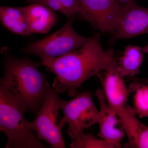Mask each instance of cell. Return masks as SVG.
<instances>
[{"label": "cell", "instance_id": "cell-1", "mask_svg": "<svg viewBox=\"0 0 148 148\" xmlns=\"http://www.w3.org/2000/svg\"><path fill=\"white\" fill-rule=\"evenodd\" d=\"M100 37V33H97L78 49L42 60L41 65L56 75L52 87L57 93L67 92L70 97H74L86 80L117 64L113 50H103Z\"/></svg>", "mask_w": 148, "mask_h": 148}, {"label": "cell", "instance_id": "cell-2", "mask_svg": "<svg viewBox=\"0 0 148 148\" xmlns=\"http://www.w3.org/2000/svg\"><path fill=\"white\" fill-rule=\"evenodd\" d=\"M38 64L27 58L8 56L0 86L8 89L25 104L27 111L38 114L45 100L49 84L38 69Z\"/></svg>", "mask_w": 148, "mask_h": 148}, {"label": "cell", "instance_id": "cell-3", "mask_svg": "<svg viewBox=\"0 0 148 148\" xmlns=\"http://www.w3.org/2000/svg\"><path fill=\"white\" fill-rule=\"evenodd\" d=\"M25 104L4 88L0 86V131L5 133L6 148H46L27 127L24 117Z\"/></svg>", "mask_w": 148, "mask_h": 148}, {"label": "cell", "instance_id": "cell-4", "mask_svg": "<svg viewBox=\"0 0 148 148\" xmlns=\"http://www.w3.org/2000/svg\"><path fill=\"white\" fill-rule=\"evenodd\" d=\"M62 100L58 93L49 86L44 102L33 121H27V127L35 131L40 140L45 141L53 148H66L62 128L65 122L59 120V110Z\"/></svg>", "mask_w": 148, "mask_h": 148}, {"label": "cell", "instance_id": "cell-5", "mask_svg": "<svg viewBox=\"0 0 148 148\" xmlns=\"http://www.w3.org/2000/svg\"><path fill=\"white\" fill-rule=\"evenodd\" d=\"M73 16L61 29L52 34L29 44L23 49L26 53L38 56L42 59L56 58L82 47L90 38L77 34L73 28Z\"/></svg>", "mask_w": 148, "mask_h": 148}, {"label": "cell", "instance_id": "cell-6", "mask_svg": "<svg viewBox=\"0 0 148 148\" xmlns=\"http://www.w3.org/2000/svg\"><path fill=\"white\" fill-rule=\"evenodd\" d=\"M80 13L93 28L103 33H113L127 9L117 0H79Z\"/></svg>", "mask_w": 148, "mask_h": 148}, {"label": "cell", "instance_id": "cell-7", "mask_svg": "<svg viewBox=\"0 0 148 148\" xmlns=\"http://www.w3.org/2000/svg\"><path fill=\"white\" fill-rule=\"evenodd\" d=\"M61 109L64 114L62 120L69 128L82 130L98 123L100 113L90 90L83 91L68 101L62 100Z\"/></svg>", "mask_w": 148, "mask_h": 148}, {"label": "cell", "instance_id": "cell-8", "mask_svg": "<svg viewBox=\"0 0 148 148\" xmlns=\"http://www.w3.org/2000/svg\"><path fill=\"white\" fill-rule=\"evenodd\" d=\"M126 9L120 24L112 33L110 44L119 39L148 34V8L138 5L135 1L130 4Z\"/></svg>", "mask_w": 148, "mask_h": 148}, {"label": "cell", "instance_id": "cell-9", "mask_svg": "<svg viewBox=\"0 0 148 148\" xmlns=\"http://www.w3.org/2000/svg\"><path fill=\"white\" fill-rule=\"evenodd\" d=\"M95 95L100 103V116L98 124L100 131L98 136L102 139L114 143H120L124 136L123 127L120 128L121 123L116 113L106 102V96L103 90L99 88Z\"/></svg>", "mask_w": 148, "mask_h": 148}, {"label": "cell", "instance_id": "cell-10", "mask_svg": "<svg viewBox=\"0 0 148 148\" xmlns=\"http://www.w3.org/2000/svg\"><path fill=\"white\" fill-rule=\"evenodd\" d=\"M116 114L128 138L125 147L148 148V127L136 117L134 109L126 104Z\"/></svg>", "mask_w": 148, "mask_h": 148}, {"label": "cell", "instance_id": "cell-11", "mask_svg": "<svg viewBox=\"0 0 148 148\" xmlns=\"http://www.w3.org/2000/svg\"><path fill=\"white\" fill-rule=\"evenodd\" d=\"M117 64L105 71L102 83L108 104L117 113L127 104L129 92L123 77L116 69Z\"/></svg>", "mask_w": 148, "mask_h": 148}, {"label": "cell", "instance_id": "cell-12", "mask_svg": "<svg viewBox=\"0 0 148 148\" xmlns=\"http://www.w3.org/2000/svg\"><path fill=\"white\" fill-rule=\"evenodd\" d=\"M22 9L33 34L48 33L58 19L55 11L41 4L34 3Z\"/></svg>", "mask_w": 148, "mask_h": 148}, {"label": "cell", "instance_id": "cell-13", "mask_svg": "<svg viewBox=\"0 0 148 148\" xmlns=\"http://www.w3.org/2000/svg\"><path fill=\"white\" fill-rule=\"evenodd\" d=\"M0 19L3 26L14 34L22 36L33 34L22 7L1 6Z\"/></svg>", "mask_w": 148, "mask_h": 148}, {"label": "cell", "instance_id": "cell-14", "mask_svg": "<svg viewBox=\"0 0 148 148\" xmlns=\"http://www.w3.org/2000/svg\"><path fill=\"white\" fill-rule=\"evenodd\" d=\"M142 48L129 45L125 47L123 55L117 60L116 69L120 76L135 77L140 73L144 56Z\"/></svg>", "mask_w": 148, "mask_h": 148}, {"label": "cell", "instance_id": "cell-15", "mask_svg": "<svg viewBox=\"0 0 148 148\" xmlns=\"http://www.w3.org/2000/svg\"><path fill=\"white\" fill-rule=\"evenodd\" d=\"M68 135L72 141L70 147L72 148H119L121 143H110L103 139H99L93 136V133L86 134L82 130L69 128Z\"/></svg>", "mask_w": 148, "mask_h": 148}, {"label": "cell", "instance_id": "cell-16", "mask_svg": "<svg viewBox=\"0 0 148 148\" xmlns=\"http://www.w3.org/2000/svg\"><path fill=\"white\" fill-rule=\"evenodd\" d=\"M29 3L41 4L58 12L68 18L74 16L77 13H80L82 9L79 0H26Z\"/></svg>", "mask_w": 148, "mask_h": 148}, {"label": "cell", "instance_id": "cell-17", "mask_svg": "<svg viewBox=\"0 0 148 148\" xmlns=\"http://www.w3.org/2000/svg\"><path fill=\"white\" fill-rule=\"evenodd\" d=\"M139 82L135 96L134 110L136 114L138 113L141 117H143L148 116V85L145 86Z\"/></svg>", "mask_w": 148, "mask_h": 148}, {"label": "cell", "instance_id": "cell-18", "mask_svg": "<svg viewBox=\"0 0 148 148\" xmlns=\"http://www.w3.org/2000/svg\"><path fill=\"white\" fill-rule=\"evenodd\" d=\"M127 81H138L140 82L144 83L145 84H148V78H138L137 77H129Z\"/></svg>", "mask_w": 148, "mask_h": 148}, {"label": "cell", "instance_id": "cell-19", "mask_svg": "<svg viewBox=\"0 0 148 148\" xmlns=\"http://www.w3.org/2000/svg\"><path fill=\"white\" fill-rule=\"evenodd\" d=\"M117 1L121 5L123 6L125 8H127V7L130 3L136 0H117Z\"/></svg>", "mask_w": 148, "mask_h": 148}, {"label": "cell", "instance_id": "cell-20", "mask_svg": "<svg viewBox=\"0 0 148 148\" xmlns=\"http://www.w3.org/2000/svg\"><path fill=\"white\" fill-rule=\"evenodd\" d=\"M142 51L143 53H146L148 54V44L142 48Z\"/></svg>", "mask_w": 148, "mask_h": 148}]
</instances>
